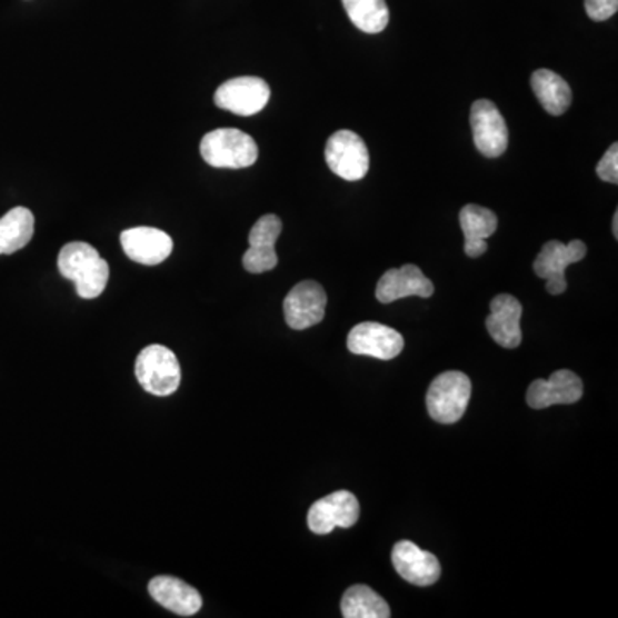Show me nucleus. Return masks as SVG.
<instances>
[{
	"label": "nucleus",
	"mask_w": 618,
	"mask_h": 618,
	"mask_svg": "<svg viewBox=\"0 0 618 618\" xmlns=\"http://www.w3.org/2000/svg\"><path fill=\"white\" fill-rule=\"evenodd\" d=\"M134 371L141 387L151 396H172L181 385V365L178 356L159 343L144 347L138 355Z\"/></svg>",
	"instance_id": "nucleus-4"
},
{
	"label": "nucleus",
	"mask_w": 618,
	"mask_h": 618,
	"mask_svg": "<svg viewBox=\"0 0 618 618\" xmlns=\"http://www.w3.org/2000/svg\"><path fill=\"white\" fill-rule=\"evenodd\" d=\"M491 313L487 318V328L498 346L516 349L522 340L520 332V317L522 306L514 296L500 295L491 301Z\"/></svg>",
	"instance_id": "nucleus-18"
},
{
	"label": "nucleus",
	"mask_w": 618,
	"mask_h": 618,
	"mask_svg": "<svg viewBox=\"0 0 618 618\" xmlns=\"http://www.w3.org/2000/svg\"><path fill=\"white\" fill-rule=\"evenodd\" d=\"M57 267L64 279L76 283V292L83 299L102 296L109 283V263L88 242H69L57 258Z\"/></svg>",
	"instance_id": "nucleus-1"
},
{
	"label": "nucleus",
	"mask_w": 618,
	"mask_h": 618,
	"mask_svg": "<svg viewBox=\"0 0 618 618\" xmlns=\"http://www.w3.org/2000/svg\"><path fill=\"white\" fill-rule=\"evenodd\" d=\"M581 397V378L569 370L555 371L550 380L532 381L526 393V400L532 409H547L557 403H574Z\"/></svg>",
	"instance_id": "nucleus-16"
},
{
	"label": "nucleus",
	"mask_w": 618,
	"mask_h": 618,
	"mask_svg": "<svg viewBox=\"0 0 618 618\" xmlns=\"http://www.w3.org/2000/svg\"><path fill=\"white\" fill-rule=\"evenodd\" d=\"M614 236L618 238V211H615L614 216Z\"/></svg>",
	"instance_id": "nucleus-26"
},
{
	"label": "nucleus",
	"mask_w": 618,
	"mask_h": 618,
	"mask_svg": "<svg viewBox=\"0 0 618 618\" xmlns=\"http://www.w3.org/2000/svg\"><path fill=\"white\" fill-rule=\"evenodd\" d=\"M460 227H462L464 251L469 258H479L487 253V239L495 235L498 219L494 211L479 205H466L459 213Z\"/></svg>",
	"instance_id": "nucleus-19"
},
{
	"label": "nucleus",
	"mask_w": 618,
	"mask_h": 618,
	"mask_svg": "<svg viewBox=\"0 0 618 618\" xmlns=\"http://www.w3.org/2000/svg\"><path fill=\"white\" fill-rule=\"evenodd\" d=\"M340 610L346 618H389L392 615L389 604L365 585L352 586L343 592Z\"/></svg>",
	"instance_id": "nucleus-22"
},
{
	"label": "nucleus",
	"mask_w": 618,
	"mask_h": 618,
	"mask_svg": "<svg viewBox=\"0 0 618 618\" xmlns=\"http://www.w3.org/2000/svg\"><path fill=\"white\" fill-rule=\"evenodd\" d=\"M347 349L352 355L390 361L402 352L403 339L397 330L377 321L356 325L347 337Z\"/></svg>",
	"instance_id": "nucleus-10"
},
{
	"label": "nucleus",
	"mask_w": 618,
	"mask_h": 618,
	"mask_svg": "<svg viewBox=\"0 0 618 618\" xmlns=\"http://www.w3.org/2000/svg\"><path fill=\"white\" fill-rule=\"evenodd\" d=\"M121 245L129 260L147 267L163 263L173 248L172 238L154 227H134L124 230L121 235Z\"/></svg>",
	"instance_id": "nucleus-14"
},
{
	"label": "nucleus",
	"mask_w": 618,
	"mask_h": 618,
	"mask_svg": "<svg viewBox=\"0 0 618 618\" xmlns=\"http://www.w3.org/2000/svg\"><path fill=\"white\" fill-rule=\"evenodd\" d=\"M596 173L598 178L604 179L605 182L617 185L618 182V144L614 143L608 148L604 159L596 166Z\"/></svg>",
	"instance_id": "nucleus-24"
},
{
	"label": "nucleus",
	"mask_w": 618,
	"mask_h": 618,
	"mask_svg": "<svg viewBox=\"0 0 618 618\" xmlns=\"http://www.w3.org/2000/svg\"><path fill=\"white\" fill-rule=\"evenodd\" d=\"M282 232V220L272 213L261 217L249 230V249L242 257V265L249 273L270 272L279 263L276 242Z\"/></svg>",
	"instance_id": "nucleus-12"
},
{
	"label": "nucleus",
	"mask_w": 618,
	"mask_h": 618,
	"mask_svg": "<svg viewBox=\"0 0 618 618\" xmlns=\"http://www.w3.org/2000/svg\"><path fill=\"white\" fill-rule=\"evenodd\" d=\"M327 292L315 280H305L292 287L283 301V317L287 325L295 330L315 327L325 318Z\"/></svg>",
	"instance_id": "nucleus-11"
},
{
	"label": "nucleus",
	"mask_w": 618,
	"mask_h": 618,
	"mask_svg": "<svg viewBox=\"0 0 618 618\" xmlns=\"http://www.w3.org/2000/svg\"><path fill=\"white\" fill-rule=\"evenodd\" d=\"M531 87L536 99L551 116H562L572 103V90L562 76L550 69H538L532 72Z\"/></svg>",
	"instance_id": "nucleus-20"
},
{
	"label": "nucleus",
	"mask_w": 618,
	"mask_h": 618,
	"mask_svg": "<svg viewBox=\"0 0 618 618\" xmlns=\"http://www.w3.org/2000/svg\"><path fill=\"white\" fill-rule=\"evenodd\" d=\"M148 591L157 604L181 617H192L203 607L200 592L178 577H154L148 585Z\"/></svg>",
	"instance_id": "nucleus-17"
},
{
	"label": "nucleus",
	"mask_w": 618,
	"mask_h": 618,
	"mask_svg": "<svg viewBox=\"0 0 618 618\" xmlns=\"http://www.w3.org/2000/svg\"><path fill=\"white\" fill-rule=\"evenodd\" d=\"M471 129L476 148L485 157L497 159L509 147V129L498 107L490 100H476L471 107Z\"/></svg>",
	"instance_id": "nucleus-8"
},
{
	"label": "nucleus",
	"mask_w": 618,
	"mask_h": 618,
	"mask_svg": "<svg viewBox=\"0 0 618 618\" xmlns=\"http://www.w3.org/2000/svg\"><path fill=\"white\" fill-rule=\"evenodd\" d=\"M358 519V498L346 490L320 498L308 512V526L315 535H328L337 528H352Z\"/></svg>",
	"instance_id": "nucleus-9"
},
{
	"label": "nucleus",
	"mask_w": 618,
	"mask_h": 618,
	"mask_svg": "<svg viewBox=\"0 0 618 618\" xmlns=\"http://www.w3.org/2000/svg\"><path fill=\"white\" fill-rule=\"evenodd\" d=\"M433 292V282L411 263L385 272L377 286V299L381 305H390L409 296L431 298Z\"/></svg>",
	"instance_id": "nucleus-15"
},
{
	"label": "nucleus",
	"mask_w": 618,
	"mask_h": 618,
	"mask_svg": "<svg viewBox=\"0 0 618 618\" xmlns=\"http://www.w3.org/2000/svg\"><path fill=\"white\" fill-rule=\"evenodd\" d=\"M325 160L336 176L346 181H361L370 169V153L355 131L342 129L330 137L325 148Z\"/></svg>",
	"instance_id": "nucleus-5"
},
{
	"label": "nucleus",
	"mask_w": 618,
	"mask_h": 618,
	"mask_svg": "<svg viewBox=\"0 0 618 618\" xmlns=\"http://www.w3.org/2000/svg\"><path fill=\"white\" fill-rule=\"evenodd\" d=\"M34 217L31 210L16 207L0 219V255H12L23 249L33 238Z\"/></svg>",
	"instance_id": "nucleus-21"
},
{
	"label": "nucleus",
	"mask_w": 618,
	"mask_h": 618,
	"mask_svg": "<svg viewBox=\"0 0 618 618\" xmlns=\"http://www.w3.org/2000/svg\"><path fill=\"white\" fill-rule=\"evenodd\" d=\"M200 153L216 169H246L257 162L258 144L239 129L220 128L205 134Z\"/></svg>",
	"instance_id": "nucleus-2"
},
{
	"label": "nucleus",
	"mask_w": 618,
	"mask_h": 618,
	"mask_svg": "<svg viewBox=\"0 0 618 618\" xmlns=\"http://www.w3.org/2000/svg\"><path fill=\"white\" fill-rule=\"evenodd\" d=\"M342 6L352 24L365 33H381L389 24L390 11L385 0H342Z\"/></svg>",
	"instance_id": "nucleus-23"
},
{
	"label": "nucleus",
	"mask_w": 618,
	"mask_h": 618,
	"mask_svg": "<svg viewBox=\"0 0 618 618\" xmlns=\"http://www.w3.org/2000/svg\"><path fill=\"white\" fill-rule=\"evenodd\" d=\"M270 87L257 76H241L226 81L217 88L213 102L219 109L238 116H255L267 107Z\"/></svg>",
	"instance_id": "nucleus-6"
},
{
	"label": "nucleus",
	"mask_w": 618,
	"mask_h": 618,
	"mask_svg": "<svg viewBox=\"0 0 618 618\" xmlns=\"http://www.w3.org/2000/svg\"><path fill=\"white\" fill-rule=\"evenodd\" d=\"M585 8L592 21H607L618 11V0H585Z\"/></svg>",
	"instance_id": "nucleus-25"
},
{
	"label": "nucleus",
	"mask_w": 618,
	"mask_h": 618,
	"mask_svg": "<svg viewBox=\"0 0 618 618\" xmlns=\"http://www.w3.org/2000/svg\"><path fill=\"white\" fill-rule=\"evenodd\" d=\"M586 253L588 248L579 239L570 245H562L560 241L547 242L535 260V273L539 279L547 280V291L551 296L564 295L567 291V267L585 260Z\"/></svg>",
	"instance_id": "nucleus-7"
},
{
	"label": "nucleus",
	"mask_w": 618,
	"mask_h": 618,
	"mask_svg": "<svg viewBox=\"0 0 618 618\" xmlns=\"http://www.w3.org/2000/svg\"><path fill=\"white\" fill-rule=\"evenodd\" d=\"M471 392L472 385L468 375L460 371L438 375L428 389V415L441 425H453L468 409Z\"/></svg>",
	"instance_id": "nucleus-3"
},
{
	"label": "nucleus",
	"mask_w": 618,
	"mask_h": 618,
	"mask_svg": "<svg viewBox=\"0 0 618 618\" xmlns=\"http://www.w3.org/2000/svg\"><path fill=\"white\" fill-rule=\"evenodd\" d=\"M392 564L403 581L415 586H431L440 579L441 567L430 551L421 550L412 541H399L392 550Z\"/></svg>",
	"instance_id": "nucleus-13"
}]
</instances>
